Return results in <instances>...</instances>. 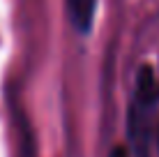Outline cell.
<instances>
[{"label":"cell","mask_w":159,"mask_h":157,"mask_svg":"<svg viewBox=\"0 0 159 157\" xmlns=\"http://www.w3.org/2000/svg\"><path fill=\"white\" fill-rule=\"evenodd\" d=\"M108 157H129V150L125 148V145H116V148L111 150V155Z\"/></svg>","instance_id":"4"},{"label":"cell","mask_w":159,"mask_h":157,"mask_svg":"<svg viewBox=\"0 0 159 157\" xmlns=\"http://www.w3.org/2000/svg\"><path fill=\"white\" fill-rule=\"evenodd\" d=\"M136 104L141 109H155L159 104V81L152 67H141L139 72V88H136Z\"/></svg>","instance_id":"1"},{"label":"cell","mask_w":159,"mask_h":157,"mask_svg":"<svg viewBox=\"0 0 159 157\" xmlns=\"http://www.w3.org/2000/svg\"><path fill=\"white\" fill-rule=\"evenodd\" d=\"M129 136H131V143H134L139 157H148V129H145L141 106H139V113H136V109H131V113H129Z\"/></svg>","instance_id":"3"},{"label":"cell","mask_w":159,"mask_h":157,"mask_svg":"<svg viewBox=\"0 0 159 157\" xmlns=\"http://www.w3.org/2000/svg\"><path fill=\"white\" fill-rule=\"evenodd\" d=\"M65 2H67V14H69L72 25L79 32H88L92 25L97 0H65Z\"/></svg>","instance_id":"2"},{"label":"cell","mask_w":159,"mask_h":157,"mask_svg":"<svg viewBox=\"0 0 159 157\" xmlns=\"http://www.w3.org/2000/svg\"><path fill=\"white\" fill-rule=\"evenodd\" d=\"M157 145H159V127H157Z\"/></svg>","instance_id":"5"}]
</instances>
